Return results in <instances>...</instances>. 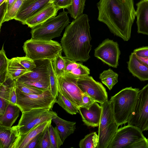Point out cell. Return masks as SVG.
Returning a JSON list of instances; mask_svg holds the SVG:
<instances>
[{"mask_svg":"<svg viewBox=\"0 0 148 148\" xmlns=\"http://www.w3.org/2000/svg\"><path fill=\"white\" fill-rule=\"evenodd\" d=\"M60 51L52 61V64L55 74L57 78L65 73V62L64 57L62 55Z\"/></svg>","mask_w":148,"mask_h":148,"instance_id":"1f68e13d","label":"cell"},{"mask_svg":"<svg viewBox=\"0 0 148 148\" xmlns=\"http://www.w3.org/2000/svg\"><path fill=\"white\" fill-rule=\"evenodd\" d=\"M120 53L118 43L106 39L95 49L94 56L109 66L117 68Z\"/></svg>","mask_w":148,"mask_h":148,"instance_id":"4fadbf2b","label":"cell"},{"mask_svg":"<svg viewBox=\"0 0 148 148\" xmlns=\"http://www.w3.org/2000/svg\"><path fill=\"white\" fill-rule=\"evenodd\" d=\"M6 2L5 1L2 4L0 5V28L1 29L2 24V22L4 19L6 13Z\"/></svg>","mask_w":148,"mask_h":148,"instance_id":"ee69618b","label":"cell"},{"mask_svg":"<svg viewBox=\"0 0 148 148\" xmlns=\"http://www.w3.org/2000/svg\"><path fill=\"white\" fill-rule=\"evenodd\" d=\"M148 148V142L142 132L132 125L118 128L108 148Z\"/></svg>","mask_w":148,"mask_h":148,"instance_id":"277c9868","label":"cell"},{"mask_svg":"<svg viewBox=\"0 0 148 148\" xmlns=\"http://www.w3.org/2000/svg\"><path fill=\"white\" fill-rule=\"evenodd\" d=\"M24 0L14 19L23 24L30 17L39 11L51 1Z\"/></svg>","mask_w":148,"mask_h":148,"instance_id":"e0dca14e","label":"cell"},{"mask_svg":"<svg viewBox=\"0 0 148 148\" xmlns=\"http://www.w3.org/2000/svg\"><path fill=\"white\" fill-rule=\"evenodd\" d=\"M56 103L71 114H75L79 112V108L58 91Z\"/></svg>","mask_w":148,"mask_h":148,"instance_id":"83f0119b","label":"cell"},{"mask_svg":"<svg viewBox=\"0 0 148 148\" xmlns=\"http://www.w3.org/2000/svg\"><path fill=\"white\" fill-rule=\"evenodd\" d=\"M20 111L16 105L9 103L4 114L0 116V126L12 127L19 116Z\"/></svg>","mask_w":148,"mask_h":148,"instance_id":"7402d4cb","label":"cell"},{"mask_svg":"<svg viewBox=\"0 0 148 148\" xmlns=\"http://www.w3.org/2000/svg\"><path fill=\"white\" fill-rule=\"evenodd\" d=\"M136 5L137 32L148 36V0H141Z\"/></svg>","mask_w":148,"mask_h":148,"instance_id":"ffe728a7","label":"cell"},{"mask_svg":"<svg viewBox=\"0 0 148 148\" xmlns=\"http://www.w3.org/2000/svg\"><path fill=\"white\" fill-rule=\"evenodd\" d=\"M49 126L44 131L39 148H51L49 132Z\"/></svg>","mask_w":148,"mask_h":148,"instance_id":"74e56055","label":"cell"},{"mask_svg":"<svg viewBox=\"0 0 148 148\" xmlns=\"http://www.w3.org/2000/svg\"><path fill=\"white\" fill-rule=\"evenodd\" d=\"M22 113L17 125L19 135L24 134L39 124L52 120L58 116L55 112L42 108L34 109Z\"/></svg>","mask_w":148,"mask_h":148,"instance_id":"30bf717a","label":"cell"},{"mask_svg":"<svg viewBox=\"0 0 148 148\" xmlns=\"http://www.w3.org/2000/svg\"><path fill=\"white\" fill-rule=\"evenodd\" d=\"M137 57L141 61L148 66V57L141 58L137 56Z\"/></svg>","mask_w":148,"mask_h":148,"instance_id":"bcb514c9","label":"cell"},{"mask_svg":"<svg viewBox=\"0 0 148 148\" xmlns=\"http://www.w3.org/2000/svg\"><path fill=\"white\" fill-rule=\"evenodd\" d=\"M78 77L65 73L58 78V91L79 108L84 93L77 85Z\"/></svg>","mask_w":148,"mask_h":148,"instance_id":"8fae6325","label":"cell"},{"mask_svg":"<svg viewBox=\"0 0 148 148\" xmlns=\"http://www.w3.org/2000/svg\"><path fill=\"white\" fill-rule=\"evenodd\" d=\"M16 81V88L21 92L24 93L39 94L42 93L46 90L27 85Z\"/></svg>","mask_w":148,"mask_h":148,"instance_id":"d590c367","label":"cell"},{"mask_svg":"<svg viewBox=\"0 0 148 148\" xmlns=\"http://www.w3.org/2000/svg\"><path fill=\"white\" fill-rule=\"evenodd\" d=\"M68 12L63 11L42 24L32 28V38L46 40L60 36L69 23Z\"/></svg>","mask_w":148,"mask_h":148,"instance_id":"8992f818","label":"cell"},{"mask_svg":"<svg viewBox=\"0 0 148 148\" xmlns=\"http://www.w3.org/2000/svg\"><path fill=\"white\" fill-rule=\"evenodd\" d=\"M50 60H34L36 67L33 69L32 71L25 74L16 80L23 84L38 81L49 82V66Z\"/></svg>","mask_w":148,"mask_h":148,"instance_id":"5bb4252c","label":"cell"},{"mask_svg":"<svg viewBox=\"0 0 148 148\" xmlns=\"http://www.w3.org/2000/svg\"><path fill=\"white\" fill-rule=\"evenodd\" d=\"M17 60L25 68L29 71H32L36 67L35 61L26 56L16 57Z\"/></svg>","mask_w":148,"mask_h":148,"instance_id":"8d00e7d4","label":"cell"},{"mask_svg":"<svg viewBox=\"0 0 148 148\" xmlns=\"http://www.w3.org/2000/svg\"><path fill=\"white\" fill-rule=\"evenodd\" d=\"M147 139V141L148 142V138Z\"/></svg>","mask_w":148,"mask_h":148,"instance_id":"c3c4849f","label":"cell"},{"mask_svg":"<svg viewBox=\"0 0 148 148\" xmlns=\"http://www.w3.org/2000/svg\"><path fill=\"white\" fill-rule=\"evenodd\" d=\"M23 48L25 56L34 60H53L62 50L61 44L56 41L32 38L24 42Z\"/></svg>","mask_w":148,"mask_h":148,"instance_id":"5b68a950","label":"cell"},{"mask_svg":"<svg viewBox=\"0 0 148 148\" xmlns=\"http://www.w3.org/2000/svg\"><path fill=\"white\" fill-rule=\"evenodd\" d=\"M118 74L110 69L103 71L99 75V79L110 90L118 82Z\"/></svg>","mask_w":148,"mask_h":148,"instance_id":"4316f807","label":"cell"},{"mask_svg":"<svg viewBox=\"0 0 148 148\" xmlns=\"http://www.w3.org/2000/svg\"><path fill=\"white\" fill-rule=\"evenodd\" d=\"M82 103L80 107H88L95 102L88 95L84 93L82 94Z\"/></svg>","mask_w":148,"mask_h":148,"instance_id":"7bdbcfd3","label":"cell"},{"mask_svg":"<svg viewBox=\"0 0 148 148\" xmlns=\"http://www.w3.org/2000/svg\"><path fill=\"white\" fill-rule=\"evenodd\" d=\"M86 0H72L71 5L66 9L71 16L75 19L83 14Z\"/></svg>","mask_w":148,"mask_h":148,"instance_id":"f546056e","label":"cell"},{"mask_svg":"<svg viewBox=\"0 0 148 148\" xmlns=\"http://www.w3.org/2000/svg\"><path fill=\"white\" fill-rule=\"evenodd\" d=\"M24 0H16L6 12L2 23L5 21L14 19Z\"/></svg>","mask_w":148,"mask_h":148,"instance_id":"e575fe53","label":"cell"},{"mask_svg":"<svg viewBox=\"0 0 148 148\" xmlns=\"http://www.w3.org/2000/svg\"><path fill=\"white\" fill-rule=\"evenodd\" d=\"M97 5L98 20L115 35L128 41L136 16L134 0H100Z\"/></svg>","mask_w":148,"mask_h":148,"instance_id":"6da1fadb","label":"cell"},{"mask_svg":"<svg viewBox=\"0 0 148 148\" xmlns=\"http://www.w3.org/2000/svg\"><path fill=\"white\" fill-rule=\"evenodd\" d=\"M127 67L132 75L141 81L148 80V66L141 61L133 53L127 62Z\"/></svg>","mask_w":148,"mask_h":148,"instance_id":"d6986e66","label":"cell"},{"mask_svg":"<svg viewBox=\"0 0 148 148\" xmlns=\"http://www.w3.org/2000/svg\"><path fill=\"white\" fill-rule=\"evenodd\" d=\"M14 80L9 78L5 82L0 84V116L4 114L9 103L10 87Z\"/></svg>","mask_w":148,"mask_h":148,"instance_id":"484cf974","label":"cell"},{"mask_svg":"<svg viewBox=\"0 0 148 148\" xmlns=\"http://www.w3.org/2000/svg\"><path fill=\"white\" fill-rule=\"evenodd\" d=\"M44 130L35 136L28 144L26 148H39Z\"/></svg>","mask_w":148,"mask_h":148,"instance_id":"ab89813d","label":"cell"},{"mask_svg":"<svg viewBox=\"0 0 148 148\" xmlns=\"http://www.w3.org/2000/svg\"><path fill=\"white\" fill-rule=\"evenodd\" d=\"M16 105L22 112L38 108L52 110L57 102V98L52 95L50 89L39 94H27L21 92L16 87Z\"/></svg>","mask_w":148,"mask_h":148,"instance_id":"ba28073f","label":"cell"},{"mask_svg":"<svg viewBox=\"0 0 148 148\" xmlns=\"http://www.w3.org/2000/svg\"><path fill=\"white\" fill-rule=\"evenodd\" d=\"M49 68L50 90L52 95L57 98L58 93V78L54 71L52 60H50Z\"/></svg>","mask_w":148,"mask_h":148,"instance_id":"836d02e7","label":"cell"},{"mask_svg":"<svg viewBox=\"0 0 148 148\" xmlns=\"http://www.w3.org/2000/svg\"><path fill=\"white\" fill-rule=\"evenodd\" d=\"M48 129L51 148H59L63 143L56 127H53L51 123L49 125Z\"/></svg>","mask_w":148,"mask_h":148,"instance_id":"d6a6232c","label":"cell"},{"mask_svg":"<svg viewBox=\"0 0 148 148\" xmlns=\"http://www.w3.org/2000/svg\"><path fill=\"white\" fill-rule=\"evenodd\" d=\"M100 106L102 111L98 126L99 142L97 148H108L119 126L115 121L110 101L107 100Z\"/></svg>","mask_w":148,"mask_h":148,"instance_id":"52a82bcc","label":"cell"},{"mask_svg":"<svg viewBox=\"0 0 148 148\" xmlns=\"http://www.w3.org/2000/svg\"><path fill=\"white\" fill-rule=\"evenodd\" d=\"M65 62V72L77 77L88 75L90 69L82 64L64 57Z\"/></svg>","mask_w":148,"mask_h":148,"instance_id":"cb8c5ba5","label":"cell"},{"mask_svg":"<svg viewBox=\"0 0 148 148\" xmlns=\"http://www.w3.org/2000/svg\"><path fill=\"white\" fill-rule=\"evenodd\" d=\"M52 121L50 120L42 123L27 132L19 135L11 148H26L28 144L35 136L44 131L51 123Z\"/></svg>","mask_w":148,"mask_h":148,"instance_id":"ac0fdd59","label":"cell"},{"mask_svg":"<svg viewBox=\"0 0 148 148\" xmlns=\"http://www.w3.org/2000/svg\"><path fill=\"white\" fill-rule=\"evenodd\" d=\"M32 71L25 68L19 62L16 57L9 59L8 69V77L12 80H16L19 77Z\"/></svg>","mask_w":148,"mask_h":148,"instance_id":"d4e9b609","label":"cell"},{"mask_svg":"<svg viewBox=\"0 0 148 148\" xmlns=\"http://www.w3.org/2000/svg\"><path fill=\"white\" fill-rule=\"evenodd\" d=\"M59 10L53 1H51L39 11L27 19L23 24L27 25L31 28L35 27L56 16Z\"/></svg>","mask_w":148,"mask_h":148,"instance_id":"9a60e30c","label":"cell"},{"mask_svg":"<svg viewBox=\"0 0 148 148\" xmlns=\"http://www.w3.org/2000/svg\"><path fill=\"white\" fill-rule=\"evenodd\" d=\"M77 84L83 93L95 101L101 104L108 100L106 88L101 83L95 81L92 77L88 75L78 77Z\"/></svg>","mask_w":148,"mask_h":148,"instance_id":"7c38bea8","label":"cell"},{"mask_svg":"<svg viewBox=\"0 0 148 148\" xmlns=\"http://www.w3.org/2000/svg\"><path fill=\"white\" fill-rule=\"evenodd\" d=\"M6 1V0H0V5L2 4Z\"/></svg>","mask_w":148,"mask_h":148,"instance_id":"7dc6e473","label":"cell"},{"mask_svg":"<svg viewBox=\"0 0 148 148\" xmlns=\"http://www.w3.org/2000/svg\"><path fill=\"white\" fill-rule=\"evenodd\" d=\"M99 142L98 135L95 132L88 134L79 141L80 148H97Z\"/></svg>","mask_w":148,"mask_h":148,"instance_id":"4dcf8cb0","label":"cell"},{"mask_svg":"<svg viewBox=\"0 0 148 148\" xmlns=\"http://www.w3.org/2000/svg\"><path fill=\"white\" fill-rule=\"evenodd\" d=\"M127 123L137 127L142 132L148 130V84L139 90Z\"/></svg>","mask_w":148,"mask_h":148,"instance_id":"9c48e42d","label":"cell"},{"mask_svg":"<svg viewBox=\"0 0 148 148\" xmlns=\"http://www.w3.org/2000/svg\"><path fill=\"white\" fill-rule=\"evenodd\" d=\"M9 60L5 55L3 45L0 51V84L5 82L9 79L8 69Z\"/></svg>","mask_w":148,"mask_h":148,"instance_id":"f1b7e54d","label":"cell"},{"mask_svg":"<svg viewBox=\"0 0 148 148\" xmlns=\"http://www.w3.org/2000/svg\"><path fill=\"white\" fill-rule=\"evenodd\" d=\"M139 90L138 88L126 87L111 97L110 101L115 121L119 126L127 123Z\"/></svg>","mask_w":148,"mask_h":148,"instance_id":"3957f363","label":"cell"},{"mask_svg":"<svg viewBox=\"0 0 148 148\" xmlns=\"http://www.w3.org/2000/svg\"><path fill=\"white\" fill-rule=\"evenodd\" d=\"M16 0H6V13L9 10Z\"/></svg>","mask_w":148,"mask_h":148,"instance_id":"f6af8a7d","label":"cell"},{"mask_svg":"<svg viewBox=\"0 0 148 148\" xmlns=\"http://www.w3.org/2000/svg\"><path fill=\"white\" fill-rule=\"evenodd\" d=\"M78 110L85 125L93 127L99 126L102 107L97 102H95L88 107H79Z\"/></svg>","mask_w":148,"mask_h":148,"instance_id":"2e32d148","label":"cell"},{"mask_svg":"<svg viewBox=\"0 0 148 148\" xmlns=\"http://www.w3.org/2000/svg\"><path fill=\"white\" fill-rule=\"evenodd\" d=\"M19 135L17 125L0 126V148H11Z\"/></svg>","mask_w":148,"mask_h":148,"instance_id":"44dd1931","label":"cell"},{"mask_svg":"<svg viewBox=\"0 0 148 148\" xmlns=\"http://www.w3.org/2000/svg\"><path fill=\"white\" fill-rule=\"evenodd\" d=\"M136 56L141 58L148 57V46L135 49L133 52Z\"/></svg>","mask_w":148,"mask_h":148,"instance_id":"b9f144b4","label":"cell"},{"mask_svg":"<svg viewBox=\"0 0 148 148\" xmlns=\"http://www.w3.org/2000/svg\"><path fill=\"white\" fill-rule=\"evenodd\" d=\"M17 97L16 93V83L15 80L12 83L10 87L9 101V103L16 105Z\"/></svg>","mask_w":148,"mask_h":148,"instance_id":"f35d334b","label":"cell"},{"mask_svg":"<svg viewBox=\"0 0 148 148\" xmlns=\"http://www.w3.org/2000/svg\"><path fill=\"white\" fill-rule=\"evenodd\" d=\"M72 0H53L56 7L59 10L67 8L72 3Z\"/></svg>","mask_w":148,"mask_h":148,"instance_id":"60d3db41","label":"cell"},{"mask_svg":"<svg viewBox=\"0 0 148 148\" xmlns=\"http://www.w3.org/2000/svg\"><path fill=\"white\" fill-rule=\"evenodd\" d=\"M88 16L83 14L66 27L61 44L66 58L84 62L90 58L91 39Z\"/></svg>","mask_w":148,"mask_h":148,"instance_id":"7a4b0ae2","label":"cell"},{"mask_svg":"<svg viewBox=\"0 0 148 148\" xmlns=\"http://www.w3.org/2000/svg\"><path fill=\"white\" fill-rule=\"evenodd\" d=\"M52 121L55 123L61 139L63 143L68 136L73 134L76 129L75 122H71L64 120L58 116Z\"/></svg>","mask_w":148,"mask_h":148,"instance_id":"603a6c76","label":"cell"}]
</instances>
